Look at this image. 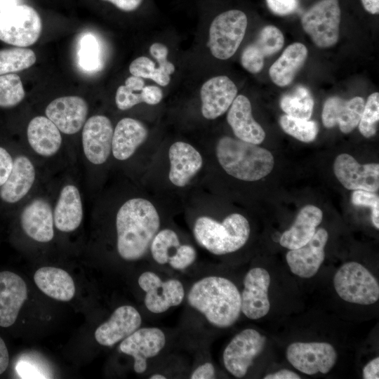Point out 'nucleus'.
Here are the masks:
<instances>
[{
    "instance_id": "f257e3e1",
    "label": "nucleus",
    "mask_w": 379,
    "mask_h": 379,
    "mask_svg": "<svg viewBox=\"0 0 379 379\" xmlns=\"http://www.w3.org/2000/svg\"><path fill=\"white\" fill-rule=\"evenodd\" d=\"M114 225L118 254L125 260L133 261L147 253L159 229L160 218L152 202L133 197L117 207Z\"/></svg>"
},
{
    "instance_id": "f03ea898",
    "label": "nucleus",
    "mask_w": 379,
    "mask_h": 379,
    "mask_svg": "<svg viewBox=\"0 0 379 379\" xmlns=\"http://www.w3.org/2000/svg\"><path fill=\"white\" fill-rule=\"evenodd\" d=\"M66 137L45 115L28 122L22 146L48 175H58L79 164L78 156Z\"/></svg>"
},
{
    "instance_id": "7ed1b4c3",
    "label": "nucleus",
    "mask_w": 379,
    "mask_h": 379,
    "mask_svg": "<svg viewBox=\"0 0 379 379\" xmlns=\"http://www.w3.org/2000/svg\"><path fill=\"white\" fill-rule=\"evenodd\" d=\"M189 305L201 313L213 326L227 328L241 313V295L229 279L209 276L195 282L187 293Z\"/></svg>"
},
{
    "instance_id": "20e7f679",
    "label": "nucleus",
    "mask_w": 379,
    "mask_h": 379,
    "mask_svg": "<svg viewBox=\"0 0 379 379\" xmlns=\"http://www.w3.org/2000/svg\"><path fill=\"white\" fill-rule=\"evenodd\" d=\"M113 132L111 120L103 114L88 117L80 132L78 161L89 196L98 192L100 171L112 157Z\"/></svg>"
},
{
    "instance_id": "39448f33",
    "label": "nucleus",
    "mask_w": 379,
    "mask_h": 379,
    "mask_svg": "<svg viewBox=\"0 0 379 379\" xmlns=\"http://www.w3.org/2000/svg\"><path fill=\"white\" fill-rule=\"evenodd\" d=\"M219 164L227 173L239 180L255 181L273 169L272 153L258 145L224 136L215 147Z\"/></svg>"
},
{
    "instance_id": "423d86ee",
    "label": "nucleus",
    "mask_w": 379,
    "mask_h": 379,
    "mask_svg": "<svg viewBox=\"0 0 379 379\" xmlns=\"http://www.w3.org/2000/svg\"><path fill=\"white\" fill-rule=\"evenodd\" d=\"M250 225L239 213H232L220 222L208 217L198 218L193 227L197 243L215 255H224L241 248L248 241Z\"/></svg>"
},
{
    "instance_id": "0eeeda50",
    "label": "nucleus",
    "mask_w": 379,
    "mask_h": 379,
    "mask_svg": "<svg viewBox=\"0 0 379 379\" xmlns=\"http://www.w3.org/2000/svg\"><path fill=\"white\" fill-rule=\"evenodd\" d=\"M46 176L48 175L20 145L15 154L12 173L6 182L0 187V204L5 208H18Z\"/></svg>"
},
{
    "instance_id": "6e6552de",
    "label": "nucleus",
    "mask_w": 379,
    "mask_h": 379,
    "mask_svg": "<svg viewBox=\"0 0 379 379\" xmlns=\"http://www.w3.org/2000/svg\"><path fill=\"white\" fill-rule=\"evenodd\" d=\"M42 22L28 5H14L0 11V40L17 47H27L39 39Z\"/></svg>"
},
{
    "instance_id": "1a4fd4ad",
    "label": "nucleus",
    "mask_w": 379,
    "mask_h": 379,
    "mask_svg": "<svg viewBox=\"0 0 379 379\" xmlns=\"http://www.w3.org/2000/svg\"><path fill=\"white\" fill-rule=\"evenodd\" d=\"M246 15L232 9L218 15L211 22L207 46L211 53L220 60L230 58L244 39L247 28Z\"/></svg>"
},
{
    "instance_id": "9d476101",
    "label": "nucleus",
    "mask_w": 379,
    "mask_h": 379,
    "mask_svg": "<svg viewBox=\"0 0 379 379\" xmlns=\"http://www.w3.org/2000/svg\"><path fill=\"white\" fill-rule=\"evenodd\" d=\"M334 287L344 300L359 305H371L379 298V285L373 275L356 262L344 264L335 273Z\"/></svg>"
},
{
    "instance_id": "9b49d317",
    "label": "nucleus",
    "mask_w": 379,
    "mask_h": 379,
    "mask_svg": "<svg viewBox=\"0 0 379 379\" xmlns=\"http://www.w3.org/2000/svg\"><path fill=\"white\" fill-rule=\"evenodd\" d=\"M340 18L338 0H319L302 15L301 24L314 44L324 48L338 42Z\"/></svg>"
},
{
    "instance_id": "f8f14e48",
    "label": "nucleus",
    "mask_w": 379,
    "mask_h": 379,
    "mask_svg": "<svg viewBox=\"0 0 379 379\" xmlns=\"http://www.w3.org/2000/svg\"><path fill=\"white\" fill-rule=\"evenodd\" d=\"M265 341V337L253 328L237 334L223 352L225 368L236 378L244 377L254 359L262 351Z\"/></svg>"
},
{
    "instance_id": "ddd939ff",
    "label": "nucleus",
    "mask_w": 379,
    "mask_h": 379,
    "mask_svg": "<svg viewBox=\"0 0 379 379\" xmlns=\"http://www.w3.org/2000/svg\"><path fill=\"white\" fill-rule=\"evenodd\" d=\"M288 361L307 375L327 373L335 365L337 354L327 343H294L286 350Z\"/></svg>"
},
{
    "instance_id": "4468645a",
    "label": "nucleus",
    "mask_w": 379,
    "mask_h": 379,
    "mask_svg": "<svg viewBox=\"0 0 379 379\" xmlns=\"http://www.w3.org/2000/svg\"><path fill=\"white\" fill-rule=\"evenodd\" d=\"M88 102L78 95H67L55 98L46 105L44 109V115L66 138L80 133L88 118Z\"/></svg>"
},
{
    "instance_id": "2eb2a0df",
    "label": "nucleus",
    "mask_w": 379,
    "mask_h": 379,
    "mask_svg": "<svg viewBox=\"0 0 379 379\" xmlns=\"http://www.w3.org/2000/svg\"><path fill=\"white\" fill-rule=\"evenodd\" d=\"M138 283L145 292V305L152 313H163L183 300V285L178 279L163 281L157 274L147 271L139 277Z\"/></svg>"
},
{
    "instance_id": "dca6fc26",
    "label": "nucleus",
    "mask_w": 379,
    "mask_h": 379,
    "mask_svg": "<svg viewBox=\"0 0 379 379\" xmlns=\"http://www.w3.org/2000/svg\"><path fill=\"white\" fill-rule=\"evenodd\" d=\"M333 171L337 179L347 190L374 192L379 188V164H360L347 154L335 159Z\"/></svg>"
},
{
    "instance_id": "f3484780",
    "label": "nucleus",
    "mask_w": 379,
    "mask_h": 379,
    "mask_svg": "<svg viewBox=\"0 0 379 379\" xmlns=\"http://www.w3.org/2000/svg\"><path fill=\"white\" fill-rule=\"evenodd\" d=\"M166 344L164 333L156 327L138 328L119 345L121 352L134 359L133 368L137 373H144L147 360L157 356Z\"/></svg>"
},
{
    "instance_id": "a211bd4d",
    "label": "nucleus",
    "mask_w": 379,
    "mask_h": 379,
    "mask_svg": "<svg viewBox=\"0 0 379 379\" xmlns=\"http://www.w3.org/2000/svg\"><path fill=\"white\" fill-rule=\"evenodd\" d=\"M270 284V274L263 268H253L246 274L241 295V311L248 319H258L268 313Z\"/></svg>"
},
{
    "instance_id": "6ab92c4d",
    "label": "nucleus",
    "mask_w": 379,
    "mask_h": 379,
    "mask_svg": "<svg viewBox=\"0 0 379 379\" xmlns=\"http://www.w3.org/2000/svg\"><path fill=\"white\" fill-rule=\"evenodd\" d=\"M327 240V231L319 228L305 245L290 250L286 258L291 271L302 278L315 275L324 260Z\"/></svg>"
},
{
    "instance_id": "aec40b11",
    "label": "nucleus",
    "mask_w": 379,
    "mask_h": 379,
    "mask_svg": "<svg viewBox=\"0 0 379 379\" xmlns=\"http://www.w3.org/2000/svg\"><path fill=\"white\" fill-rule=\"evenodd\" d=\"M237 87L227 76H216L205 81L200 90L201 113L215 119L227 112L237 95Z\"/></svg>"
},
{
    "instance_id": "412c9836",
    "label": "nucleus",
    "mask_w": 379,
    "mask_h": 379,
    "mask_svg": "<svg viewBox=\"0 0 379 379\" xmlns=\"http://www.w3.org/2000/svg\"><path fill=\"white\" fill-rule=\"evenodd\" d=\"M284 44V36L279 28L274 25L265 26L254 42L243 50L241 64L250 73H259L263 68L265 58L279 52Z\"/></svg>"
},
{
    "instance_id": "4be33fe9",
    "label": "nucleus",
    "mask_w": 379,
    "mask_h": 379,
    "mask_svg": "<svg viewBox=\"0 0 379 379\" xmlns=\"http://www.w3.org/2000/svg\"><path fill=\"white\" fill-rule=\"evenodd\" d=\"M364 105V98L359 96L350 100L338 96L330 97L324 104L322 123L326 128H331L338 125L341 132L350 133L358 126Z\"/></svg>"
},
{
    "instance_id": "5701e85b",
    "label": "nucleus",
    "mask_w": 379,
    "mask_h": 379,
    "mask_svg": "<svg viewBox=\"0 0 379 379\" xmlns=\"http://www.w3.org/2000/svg\"><path fill=\"white\" fill-rule=\"evenodd\" d=\"M141 323V316L135 307L123 305L117 308L110 318L97 328L95 338L100 345L111 347L132 334Z\"/></svg>"
},
{
    "instance_id": "b1692460",
    "label": "nucleus",
    "mask_w": 379,
    "mask_h": 379,
    "mask_svg": "<svg viewBox=\"0 0 379 379\" xmlns=\"http://www.w3.org/2000/svg\"><path fill=\"white\" fill-rule=\"evenodd\" d=\"M148 136L147 127L140 121L124 117L114 127L112 157L117 161H128Z\"/></svg>"
},
{
    "instance_id": "393cba45",
    "label": "nucleus",
    "mask_w": 379,
    "mask_h": 379,
    "mask_svg": "<svg viewBox=\"0 0 379 379\" xmlns=\"http://www.w3.org/2000/svg\"><path fill=\"white\" fill-rule=\"evenodd\" d=\"M27 297V285L17 274L0 272V326H12Z\"/></svg>"
},
{
    "instance_id": "a878e982",
    "label": "nucleus",
    "mask_w": 379,
    "mask_h": 379,
    "mask_svg": "<svg viewBox=\"0 0 379 379\" xmlns=\"http://www.w3.org/2000/svg\"><path fill=\"white\" fill-rule=\"evenodd\" d=\"M168 158V178L173 185L179 187L187 185L203 164L201 154L192 145L182 141L171 145Z\"/></svg>"
},
{
    "instance_id": "bb28decb",
    "label": "nucleus",
    "mask_w": 379,
    "mask_h": 379,
    "mask_svg": "<svg viewBox=\"0 0 379 379\" xmlns=\"http://www.w3.org/2000/svg\"><path fill=\"white\" fill-rule=\"evenodd\" d=\"M227 121L236 137L243 141L259 145L265 138V132L253 119L251 104L243 95H237L227 115Z\"/></svg>"
},
{
    "instance_id": "cd10ccee",
    "label": "nucleus",
    "mask_w": 379,
    "mask_h": 379,
    "mask_svg": "<svg viewBox=\"0 0 379 379\" xmlns=\"http://www.w3.org/2000/svg\"><path fill=\"white\" fill-rule=\"evenodd\" d=\"M322 211L313 205L304 206L298 213L292 226L285 231L279 239L280 244L293 250L305 245L316 232V227L322 220Z\"/></svg>"
},
{
    "instance_id": "c85d7f7f",
    "label": "nucleus",
    "mask_w": 379,
    "mask_h": 379,
    "mask_svg": "<svg viewBox=\"0 0 379 379\" xmlns=\"http://www.w3.org/2000/svg\"><path fill=\"white\" fill-rule=\"evenodd\" d=\"M307 55V48L301 43L288 46L269 69L273 83L280 87L288 86L303 67Z\"/></svg>"
},
{
    "instance_id": "c756f323",
    "label": "nucleus",
    "mask_w": 379,
    "mask_h": 379,
    "mask_svg": "<svg viewBox=\"0 0 379 379\" xmlns=\"http://www.w3.org/2000/svg\"><path fill=\"white\" fill-rule=\"evenodd\" d=\"M36 286L48 297L60 301H69L75 294V286L71 276L64 270L43 267L34 276Z\"/></svg>"
},
{
    "instance_id": "7c9ffc66",
    "label": "nucleus",
    "mask_w": 379,
    "mask_h": 379,
    "mask_svg": "<svg viewBox=\"0 0 379 379\" xmlns=\"http://www.w3.org/2000/svg\"><path fill=\"white\" fill-rule=\"evenodd\" d=\"M314 104L311 92L302 85H298L284 94L279 101L280 107L286 114L303 119H310Z\"/></svg>"
},
{
    "instance_id": "2f4dec72",
    "label": "nucleus",
    "mask_w": 379,
    "mask_h": 379,
    "mask_svg": "<svg viewBox=\"0 0 379 379\" xmlns=\"http://www.w3.org/2000/svg\"><path fill=\"white\" fill-rule=\"evenodd\" d=\"M36 60L34 52L29 48L16 47L0 50V75L25 70Z\"/></svg>"
},
{
    "instance_id": "473e14b6",
    "label": "nucleus",
    "mask_w": 379,
    "mask_h": 379,
    "mask_svg": "<svg viewBox=\"0 0 379 379\" xmlns=\"http://www.w3.org/2000/svg\"><path fill=\"white\" fill-rule=\"evenodd\" d=\"M279 124L285 133L304 142L314 140L319 132V126L316 121L287 114L280 117Z\"/></svg>"
},
{
    "instance_id": "72a5a7b5",
    "label": "nucleus",
    "mask_w": 379,
    "mask_h": 379,
    "mask_svg": "<svg viewBox=\"0 0 379 379\" xmlns=\"http://www.w3.org/2000/svg\"><path fill=\"white\" fill-rule=\"evenodd\" d=\"M180 245L178 234L171 229L158 232L150 244L153 259L159 264L168 263L169 258Z\"/></svg>"
},
{
    "instance_id": "f704fd0d",
    "label": "nucleus",
    "mask_w": 379,
    "mask_h": 379,
    "mask_svg": "<svg viewBox=\"0 0 379 379\" xmlns=\"http://www.w3.org/2000/svg\"><path fill=\"white\" fill-rule=\"evenodd\" d=\"M25 91L20 77L14 73L0 75V107L11 108L25 98Z\"/></svg>"
},
{
    "instance_id": "c9c22d12",
    "label": "nucleus",
    "mask_w": 379,
    "mask_h": 379,
    "mask_svg": "<svg viewBox=\"0 0 379 379\" xmlns=\"http://www.w3.org/2000/svg\"><path fill=\"white\" fill-rule=\"evenodd\" d=\"M15 369L21 378H51L53 375L48 363L36 354L21 356Z\"/></svg>"
},
{
    "instance_id": "e433bc0d",
    "label": "nucleus",
    "mask_w": 379,
    "mask_h": 379,
    "mask_svg": "<svg viewBox=\"0 0 379 379\" xmlns=\"http://www.w3.org/2000/svg\"><path fill=\"white\" fill-rule=\"evenodd\" d=\"M378 120L379 93L374 92L368 96L358 124L361 135L366 138L373 137L376 133Z\"/></svg>"
},
{
    "instance_id": "4c0bfd02",
    "label": "nucleus",
    "mask_w": 379,
    "mask_h": 379,
    "mask_svg": "<svg viewBox=\"0 0 379 379\" xmlns=\"http://www.w3.org/2000/svg\"><path fill=\"white\" fill-rule=\"evenodd\" d=\"M80 66L86 71L98 69L100 65V47L96 38L87 34L81 39L79 51Z\"/></svg>"
},
{
    "instance_id": "58836bf2",
    "label": "nucleus",
    "mask_w": 379,
    "mask_h": 379,
    "mask_svg": "<svg viewBox=\"0 0 379 379\" xmlns=\"http://www.w3.org/2000/svg\"><path fill=\"white\" fill-rule=\"evenodd\" d=\"M149 53L158 64L157 84L161 86L168 85L171 81V74L175 72V66L168 60V48L161 43L155 42L150 46Z\"/></svg>"
},
{
    "instance_id": "ea45409f",
    "label": "nucleus",
    "mask_w": 379,
    "mask_h": 379,
    "mask_svg": "<svg viewBox=\"0 0 379 379\" xmlns=\"http://www.w3.org/2000/svg\"><path fill=\"white\" fill-rule=\"evenodd\" d=\"M141 102H145L142 90L134 91L125 85L120 86L117 88L115 94V104L119 109L128 110Z\"/></svg>"
},
{
    "instance_id": "a19ab883",
    "label": "nucleus",
    "mask_w": 379,
    "mask_h": 379,
    "mask_svg": "<svg viewBox=\"0 0 379 379\" xmlns=\"http://www.w3.org/2000/svg\"><path fill=\"white\" fill-rule=\"evenodd\" d=\"M129 72L133 76L157 81L158 68L154 62L147 57L140 56L133 60L129 65Z\"/></svg>"
},
{
    "instance_id": "79ce46f5",
    "label": "nucleus",
    "mask_w": 379,
    "mask_h": 379,
    "mask_svg": "<svg viewBox=\"0 0 379 379\" xmlns=\"http://www.w3.org/2000/svg\"><path fill=\"white\" fill-rule=\"evenodd\" d=\"M197 258L194 248L190 245H180L169 258L168 263L175 270H182L191 265Z\"/></svg>"
},
{
    "instance_id": "37998d69",
    "label": "nucleus",
    "mask_w": 379,
    "mask_h": 379,
    "mask_svg": "<svg viewBox=\"0 0 379 379\" xmlns=\"http://www.w3.org/2000/svg\"><path fill=\"white\" fill-rule=\"evenodd\" d=\"M18 147L11 149L0 145V187L6 182L12 173L15 154Z\"/></svg>"
},
{
    "instance_id": "c03bdc74",
    "label": "nucleus",
    "mask_w": 379,
    "mask_h": 379,
    "mask_svg": "<svg viewBox=\"0 0 379 379\" xmlns=\"http://www.w3.org/2000/svg\"><path fill=\"white\" fill-rule=\"evenodd\" d=\"M267 5L274 14L285 16L293 13L298 8V0H266Z\"/></svg>"
},
{
    "instance_id": "a18cd8bd",
    "label": "nucleus",
    "mask_w": 379,
    "mask_h": 379,
    "mask_svg": "<svg viewBox=\"0 0 379 379\" xmlns=\"http://www.w3.org/2000/svg\"><path fill=\"white\" fill-rule=\"evenodd\" d=\"M352 202L354 206L369 207L373 209L379 207V197L371 192L354 190L352 195Z\"/></svg>"
},
{
    "instance_id": "49530a36",
    "label": "nucleus",
    "mask_w": 379,
    "mask_h": 379,
    "mask_svg": "<svg viewBox=\"0 0 379 379\" xmlns=\"http://www.w3.org/2000/svg\"><path fill=\"white\" fill-rule=\"evenodd\" d=\"M142 91L145 96V103L147 105H155L162 100V90L157 86H145Z\"/></svg>"
},
{
    "instance_id": "de8ad7c7",
    "label": "nucleus",
    "mask_w": 379,
    "mask_h": 379,
    "mask_svg": "<svg viewBox=\"0 0 379 379\" xmlns=\"http://www.w3.org/2000/svg\"><path fill=\"white\" fill-rule=\"evenodd\" d=\"M215 378V368L211 363L206 362L198 366L192 373V379H211Z\"/></svg>"
},
{
    "instance_id": "09e8293b",
    "label": "nucleus",
    "mask_w": 379,
    "mask_h": 379,
    "mask_svg": "<svg viewBox=\"0 0 379 379\" xmlns=\"http://www.w3.org/2000/svg\"><path fill=\"white\" fill-rule=\"evenodd\" d=\"M114 5L117 8L125 12H131L140 7L143 0H102Z\"/></svg>"
},
{
    "instance_id": "8fccbe9b",
    "label": "nucleus",
    "mask_w": 379,
    "mask_h": 379,
    "mask_svg": "<svg viewBox=\"0 0 379 379\" xmlns=\"http://www.w3.org/2000/svg\"><path fill=\"white\" fill-rule=\"evenodd\" d=\"M363 378L365 379L379 378V358L376 357L368 363L363 369Z\"/></svg>"
},
{
    "instance_id": "3c124183",
    "label": "nucleus",
    "mask_w": 379,
    "mask_h": 379,
    "mask_svg": "<svg viewBox=\"0 0 379 379\" xmlns=\"http://www.w3.org/2000/svg\"><path fill=\"white\" fill-rule=\"evenodd\" d=\"M265 379H300V377L295 373L287 370H280L276 373H270L265 376Z\"/></svg>"
},
{
    "instance_id": "603ef678",
    "label": "nucleus",
    "mask_w": 379,
    "mask_h": 379,
    "mask_svg": "<svg viewBox=\"0 0 379 379\" xmlns=\"http://www.w3.org/2000/svg\"><path fill=\"white\" fill-rule=\"evenodd\" d=\"M9 361L8 352L6 345L0 337V375L2 374L8 367Z\"/></svg>"
},
{
    "instance_id": "864d4df0",
    "label": "nucleus",
    "mask_w": 379,
    "mask_h": 379,
    "mask_svg": "<svg viewBox=\"0 0 379 379\" xmlns=\"http://www.w3.org/2000/svg\"><path fill=\"white\" fill-rule=\"evenodd\" d=\"M125 86L134 91H141L145 87V81L142 78L132 75L126 79Z\"/></svg>"
},
{
    "instance_id": "5fc2aeb1",
    "label": "nucleus",
    "mask_w": 379,
    "mask_h": 379,
    "mask_svg": "<svg viewBox=\"0 0 379 379\" xmlns=\"http://www.w3.org/2000/svg\"><path fill=\"white\" fill-rule=\"evenodd\" d=\"M364 8L371 14L379 13V0H361Z\"/></svg>"
},
{
    "instance_id": "6e6d98bb",
    "label": "nucleus",
    "mask_w": 379,
    "mask_h": 379,
    "mask_svg": "<svg viewBox=\"0 0 379 379\" xmlns=\"http://www.w3.org/2000/svg\"><path fill=\"white\" fill-rule=\"evenodd\" d=\"M150 379H166V378L161 374H154L149 377Z\"/></svg>"
}]
</instances>
